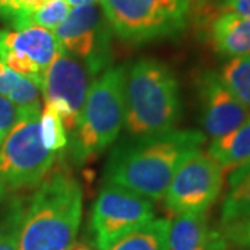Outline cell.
I'll return each mask as SVG.
<instances>
[{
	"label": "cell",
	"instance_id": "obj_1",
	"mask_svg": "<svg viewBox=\"0 0 250 250\" xmlns=\"http://www.w3.org/2000/svg\"><path fill=\"white\" fill-rule=\"evenodd\" d=\"M205 142L206 135L196 129L131 136L113 147L103 174L104 184L129 189L150 202L160 200L181 164Z\"/></svg>",
	"mask_w": 250,
	"mask_h": 250
},
{
	"label": "cell",
	"instance_id": "obj_2",
	"mask_svg": "<svg viewBox=\"0 0 250 250\" xmlns=\"http://www.w3.org/2000/svg\"><path fill=\"white\" fill-rule=\"evenodd\" d=\"M82 218V188L67 171L57 170L38 185L24 208L18 250H71Z\"/></svg>",
	"mask_w": 250,
	"mask_h": 250
},
{
	"label": "cell",
	"instance_id": "obj_3",
	"mask_svg": "<svg viewBox=\"0 0 250 250\" xmlns=\"http://www.w3.org/2000/svg\"><path fill=\"white\" fill-rule=\"evenodd\" d=\"M125 120L129 136L142 138L177 129L181 95L175 74L154 59H141L125 67Z\"/></svg>",
	"mask_w": 250,
	"mask_h": 250
},
{
	"label": "cell",
	"instance_id": "obj_4",
	"mask_svg": "<svg viewBox=\"0 0 250 250\" xmlns=\"http://www.w3.org/2000/svg\"><path fill=\"white\" fill-rule=\"evenodd\" d=\"M125 67H110L90 83L78 124L71 134V157L83 164L116 142L125 120Z\"/></svg>",
	"mask_w": 250,
	"mask_h": 250
},
{
	"label": "cell",
	"instance_id": "obj_5",
	"mask_svg": "<svg viewBox=\"0 0 250 250\" xmlns=\"http://www.w3.org/2000/svg\"><path fill=\"white\" fill-rule=\"evenodd\" d=\"M108 24L125 42L142 45L181 34L187 27L189 0H100Z\"/></svg>",
	"mask_w": 250,
	"mask_h": 250
},
{
	"label": "cell",
	"instance_id": "obj_6",
	"mask_svg": "<svg viewBox=\"0 0 250 250\" xmlns=\"http://www.w3.org/2000/svg\"><path fill=\"white\" fill-rule=\"evenodd\" d=\"M39 114L18 117L0 142V196L38 187L56 160L43 146Z\"/></svg>",
	"mask_w": 250,
	"mask_h": 250
},
{
	"label": "cell",
	"instance_id": "obj_7",
	"mask_svg": "<svg viewBox=\"0 0 250 250\" xmlns=\"http://www.w3.org/2000/svg\"><path fill=\"white\" fill-rule=\"evenodd\" d=\"M54 35L62 50L83 62L92 77L110 68L113 29L100 1L70 10Z\"/></svg>",
	"mask_w": 250,
	"mask_h": 250
},
{
	"label": "cell",
	"instance_id": "obj_8",
	"mask_svg": "<svg viewBox=\"0 0 250 250\" xmlns=\"http://www.w3.org/2000/svg\"><path fill=\"white\" fill-rule=\"evenodd\" d=\"M225 172L203 149L181 164L164 193V205L174 215L207 213L221 195Z\"/></svg>",
	"mask_w": 250,
	"mask_h": 250
},
{
	"label": "cell",
	"instance_id": "obj_9",
	"mask_svg": "<svg viewBox=\"0 0 250 250\" xmlns=\"http://www.w3.org/2000/svg\"><path fill=\"white\" fill-rule=\"evenodd\" d=\"M154 218L149 199L129 189L104 184L92 207L90 231L99 250Z\"/></svg>",
	"mask_w": 250,
	"mask_h": 250
},
{
	"label": "cell",
	"instance_id": "obj_10",
	"mask_svg": "<svg viewBox=\"0 0 250 250\" xmlns=\"http://www.w3.org/2000/svg\"><path fill=\"white\" fill-rule=\"evenodd\" d=\"M90 77L85 64L62 49L45 72L42 82L45 103L56 108L65 131L70 134L78 124L89 90Z\"/></svg>",
	"mask_w": 250,
	"mask_h": 250
},
{
	"label": "cell",
	"instance_id": "obj_11",
	"mask_svg": "<svg viewBox=\"0 0 250 250\" xmlns=\"http://www.w3.org/2000/svg\"><path fill=\"white\" fill-rule=\"evenodd\" d=\"M62 50L54 32L41 27L0 31V60L22 77L43 82V77Z\"/></svg>",
	"mask_w": 250,
	"mask_h": 250
},
{
	"label": "cell",
	"instance_id": "obj_12",
	"mask_svg": "<svg viewBox=\"0 0 250 250\" xmlns=\"http://www.w3.org/2000/svg\"><path fill=\"white\" fill-rule=\"evenodd\" d=\"M196 89L200 124L205 135L211 139L232 132L250 118L249 108L233 96L218 72H203L197 80Z\"/></svg>",
	"mask_w": 250,
	"mask_h": 250
},
{
	"label": "cell",
	"instance_id": "obj_13",
	"mask_svg": "<svg viewBox=\"0 0 250 250\" xmlns=\"http://www.w3.org/2000/svg\"><path fill=\"white\" fill-rule=\"evenodd\" d=\"M207 42L224 57L250 56V18L213 11L203 0L199 4Z\"/></svg>",
	"mask_w": 250,
	"mask_h": 250
},
{
	"label": "cell",
	"instance_id": "obj_14",
	"mask_svg": "<svg viewBox=\"0 0 250 250\" xmlns=\"http://www.w3.org/2000/svg\"><path fill=\"white\" fill-rule=\"evenodd\" d=\"M227 245L207 213L178 214L168 225L167 250H218Z\"/></svg>",
	"mask_w": 250,
	"mask_h": 250
},
{
	"label": "cell",
	"instance_id": "obj_15",
	"mask_svg": "<svg viewBox=\"0 0 250 250\" xmlns=\"http://www.w3.org/2000/svg\"><path fill=\"white\" fill-rule=\"evenodd\" d=\"M207 152L221 166L224 172L250 166V118L232 132L211 139Z\"/></svg>",
	"mask_w": 250,
	"mask_h": 250
},
{
	"label": "cell",
	"instance_id": "obj_16",
	"mask_svg": "<svg viewBox=\"0 0 250 250\" xmlns=\"http://www.w3.org/2000/svg\"><path fill=\"white\" fill-rule=\"evenodd\" d=\"M168 225L170 220L153 218L100 250H167Z\"/></svg>",
	"mask_w": 250,
	"mask_h": 250
},
{
	"label": "cell",
	"instance_id": "obj_17",
	"mask_svg": "<svg viewBox=\"0 0 250 250\" xmlns=\"http://www.w3.org/2000/svg\"><path fill=\"white\" fill-rule=\"evenodd\" d=\"M250 217V166L231 172L229 190L225 195L221 211L220 227L236 223Z\"/></svg>",
	"mask_w": 250,
	"mask_h": 250
},
{
	"label": "cell",
	"instance_id": "obj_18",
	"mask_svg": "<svg viewBox=\"0 0 250 250\" xmlns=\"http://www.w3.org/2000/svg\"><path fill=\"white\" fill-rule=\"evenodd\" d=\"M71 7L67 0H47L39 10L29 14L14 16L9 22L16 31L29 27H41L54 31L68 16Z\"/></svg>",
	"mask_w": 250,
	"mask_h": 250
},
{
	"label": "cell",
	"instance_id": "obj_19",
	"mask_svg": "<svg viewBox=\"0 0 250 250\" xmlns=\"http://www.w3.org/2000/svg\"><path fill=\"white\" fill-rule=\"evenodd\" d=\"M218 75L233 96L250 110V56L228 60Z\"/></svg>",
	"mask_w": 250,
	"mask_h": 250
},
{
	"label": "cell",
	"instance_id": "obj_20",
	"mask_svg": "<svg viewBox=\"0 0 250 250\" xmlns=\"http://www.w3.org/2000/svg\"><path fill=\"white\" fill-rule=\"evenodd\" d=\"M39 131L42 143L49 152L57 153L68 145L67 131L64 128L62 118L56 108L50 104L45 103L43 113L39 118Z\"/></svg>",
	"mask_w": 250,
	"mask_h": 250
},
{
	"label": "cell",
	"instance_id": "obj_21",
	"mask_svg": "<svg viewBox=\"0 0 250 250\" xmlns=\"http://www.w3.org/2000/svg\"><path fill=\"white\" fill-rule=\"evenodd\" d=\"M41 90H42L41 83L21 75L17 85L7 96V99L13 103V106L17 108L18 117L41 114V100H39Z\"/></svg>",
	"mask_w": 250,
	"mask_h": 250
},
{
	"label": "cell",
	"instance_id": "obj_22",
	"mask_svg": "<svg viewBox=\"0 0 250 250\" xmlns=\"http://www.w3.org/2000/svg\"><path fill=\"white\" fill-rule=\"evenodd\" d=\"M25 206L13 202L0 217V250H18V232Z\"/></svg>",
	"mask_w": 250,
	"mask_h": 250
},
{
	"label": "cell",
	"instance_id": "obj_23",
	"mask_svg": "<svg viewBox=\"0 0 250 250\" xmlns=\"http://www.w3.org/2000/svg\"><path fill=\"white\" fill-rule=\"evenodd\" d=\"M224 239L236 250H250V217L220 227Z\"/></svg>",
	"mask_w": 250,
	"mask_h": 250
},
{
	"label": "cell",
	"instance_id": "obj_24",
	"mask_svg": "<svg viewBox=\"0 0 250 250\" xmlns=\"http://www.w3.org/2000/svg\"><path fill=\"white\" fill-rule=\"evenodd\" d=\"M208 7L218 13H233L250 18V0H213Z\"/></svg>",
	"mask_w": 250,
	"mask_h": 250
},
{
	"label": "cell",
	"instance_id": "obj_25",
	"mask_svg": "<svg viewBox=\"0 0 250 250\" xmlns=\"http://www.w3.org/2000/svg\"><path fill=\"white\" fill-rule=\"evenodd\" d=\"M17 108L13 106V103L9 99L0 95V138L1 141L13 128V125L17 123Z\"/></svg>",
	"mask_w": 250,
	"mask_h": 250
},
{
	"label": "cell",
	"instance_id": "obj_26",
	"mask_svg": "<svg viewBox=\"0 0 250 250\" xmlns=\"http://www.w3.org/2000/svg\"><path fill=\"white\" fill-rule=\"evenodd\" d=\"M21 75L9 68L4 62L0 60V95L7 98L9 93L14 89Z\"/></svg>",
	"mask_w": 250,
	"mask_h": 250
},
{
	"label": "cell",
	"instance_id": "obj_27",
	"mask_svg": "<svg viewBox=\"0 0 250 250\" xmlns=\"http://www.w3.org/2000/svg\"><path fill=\"white\" fill-rule=\"evenodd\" d=\"M47 0H13L11 1V14H10L9 21L14 16L20 14H29L39 10Z\"/></svg>",
	"mask_w": 250,
	"mask_h": 250
},
{
	"label": "cell",
	"instance_id": "obj_28",
	"mask_svg": "<svg viewBox=\"0 0 250 250\" xmlns=\"http://www.w3.org/2000/svg\"><path fill=\"white\" fill-rule=\"evenodd\" d=\"M11 1L13 0H0V18L9 21L11 14Z\"/></svg>",
	"mask_w": 250,
	"mask_h": 250
},
{
	"label": "cell",
	"instance_id": "obj_29",
	"mask_svg": "<svg viewBox=\"0 0 250 250\" xmlns=\"http://www.w3.org/2000/svg\"><path fill=\"white\" fill-rule=\"evenodd\" d=\"M100 0H67L68 6L75 9V7H82V6H88V4H93V3H99Z\"/></svg>",
	"mask_w": 250,
	"mask_h": 250
},
{
	"label": "cell",
	"instance_id": "obj_30",
	"mask_svg": "<svg viewBox=\"0 0 250 250\" xmlns=\"http://www.w3.org/2000/svg\"><path fill=\"white\" fill-rule=\"evenodd\" d=\"M71 250H92V249H89L88 246H83V245H80V246H75V248H72Z\"/></svg>",
	"mask_w": 250,
	"mask_h": 250
},
{
	"label": "cell",
	"instance_id": "obj_31",
	"mask_svg": "<svg viewBox=\"0 0 250 250\" xmlns=\"http://www.w3.org/2000/svg\"><path fill=\"white\" fill-rule=\"evenodd\" d=\"M218 250H236V249H233L232 246L227 245V246H224V248H221V249H218Z\"/></svg>",
	"mask_w": 250,
	"mask_h": 250
},
{
	"label": "cell",
	"instance_id": "obj_32",
	"mask_svg": "<svg viewBox=\"0 0 250 250\" xmlns=\"http://www.w3.org/2000/svg\"><path fill=\"white\" fill-rule=\"evenodd\" d=\"M189 1H190V6H192V1H193V0H189Z\"/></svg>",
	"mask_w": 250,
	"mask_h": 250
},
{
	"label": "cell",
	"instance_id": "obj_33",
	"mask_svg": "<svg viewBox=\"0 0 250 250\" xmlns=\"http://www.w3.org/2000/svg\"><path fill=\"white\" fill-rule=\"evenodd\" d=\"M0 142H1V138H0Z\"/></svg>",
	"mask_w": 250,
	"mask_h": 250
}]
</instances>
